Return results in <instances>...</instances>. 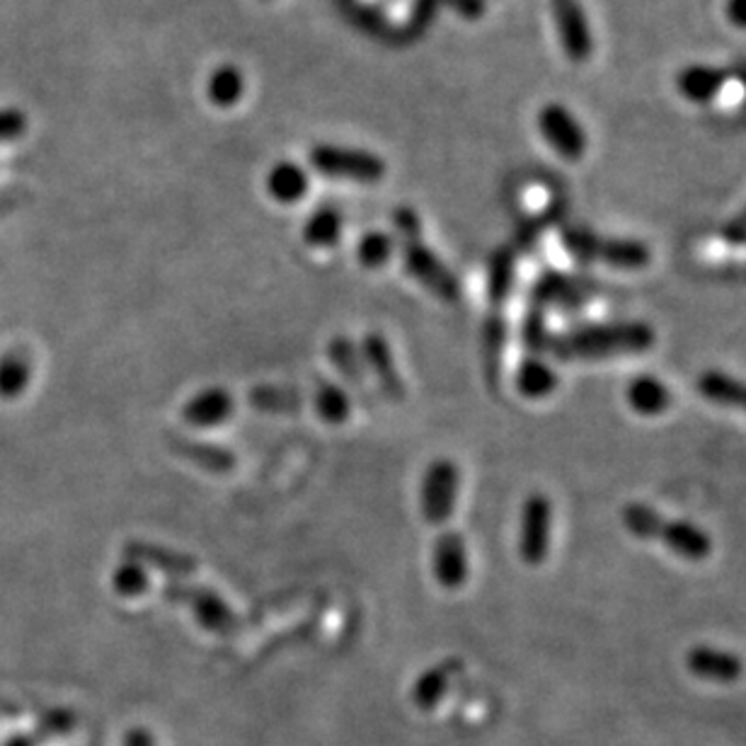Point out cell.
<instances>
[{
  "label": "cell",
  "mask_w": 746,
  "mask_h": 746,
  "mask_svg": "<svg viewBox=\"0 0 746 746\" xmlns=\"http://www.w3.org/2000/svg\"><path fill=\"white\" fill-rule=\"evenodd\" d=\"M459 669H461L459 661H443V665L425 671L415 683L413 701L423 710L435 707L441 701V695L447 693L449 683H451L456 673H459Z\"/></svg>",
  "instance_id": "cell-26"
},
{
  "label": "cell",
  "mask_w": 746,
  "mask_h": 746,
  "mask_svg": "<svg viewBox=\"0 0 746 746\" xmlns=\"http://www.w3.org/2000/svg\"><path fill=\"white\" fill-rule=\"evenodd\" d=\"M403 267L443 304H456L461 298V284L456 274L439 260L435 250L423 243V238L403 240Z\"/></svg>",
  "instance_id": "cell-5"
},
{
  "label": "cell",
  "mask_w": 746,
  "mask_h": 746,
  "mask_svg": "<svg viewBox=\"0 0 746 746\" xmlns=\"http://www.w3.org/2000/svg\"><path fill=\"white\" fill-rule=\"evenodd\" d=\"M698 391L703 393V398L722 405V407H742L744 403V395H746V386L739 381H734L725 373H717V371H710L705 376H701L698 381Z\"/></svg>",
  "instance_id": "cell-29"
},
{
  "label": "cell",
  "mask_w": 746,
  "mask_h": 746,
  "mask_svg": "<svg viewBox=\"0 0 746 746\" xmlns=\"http://www.w3.org/2000/svg\"><path fill=\"white\" fill-rule=\"evenodd\" d=\"M729 76L737 78L742 86H744V92H746V62H737L734 64V70H729Z\"/></svg>",
  "instance_id": "cell-42"
},
{
  "label": "cell",
  "mask_w": 746,
  "mask_h": 746,
  "mask_svg": "<svg viewBox=\"0 0 746 746\" xmlns=\"http://www.w3.org/2000/svg\"><path fill=\"white\" fill-rule=\"evenodd\" d=\"M720 235H722V240H725L727 245L744 248L746 245V209L739 216H734L732 221H727L725 226H722Z\"/></svg>",
  "instance_id": "cell-39"
},
{
  "label": "cell",
  "mask_w": 746,
  "mask_h": 746,
  "mask_svg": "<svg viewBox=\"0 0 746 746\" xmlns=\"http://www.w3.org/2000/svg\"><path fill=\"white\" fill-rule=\"evenodd\" d=\"M112 586L119 596L124 599H139L149 594L151 589V574L149 570L139 564L136 560H124L112 574Z\"/></svg>",
  "instance_id": "cell-32"
},
{
  "label": "cell",
  "mask_w": 746,
  "mask_h": 746,
  "mask_svg": "<svg viewBox=\"0 0 746 746\" xmlns=\"http://www.w3.org/2000/svg\"><path fill=\"white\" fill-rule=\"evenodd\" d=\"M243 92H245V78L233 66L216 68L213 74L209 76L207 95L216 107H223V110H226V107L238 105L240 98H243Z\"/></svg>",
  "instance_id": "cell-28"
},
{
  "label": "cell",
  "mask_w": 746,
  "mask_h": 746,
  "mask_svg": "<svg viewBox=\"0 0 746 746\" xmlns=\"http://www.w3.org/2000/svg\"><path fill=\"white\" fill-rule=\"evenodd\" d=\"M538 131L548 146L564 161H580L586 153L589 136L577 117L560 102H550L538 112Z\"/></svg>",
  "instance_id": "cell-7"
},
{
  "label": "cell",
  "mask_w": 746,
  "mask_h": 746,
  "mask_svg": "<svg viewBox=\"0 0 746 746\" xmlns=\"http://www.w3.org/2000/svg\"><path fill=\"white\" fill-rule=\"evenodd\" d=\"M655 344V330L645 322H613L574 330L562 337H550L548 352L560 361H594L616 354L647 352Z\"/></svg>",
  "instance_id": "cell-1"
},
{
  "label": "cell",
  "mask_w": 746,
  "mask_h": 746,
  "mask_svg": "<svg viewBox=\"0 0 746 746\" xmlns=\"http://www.w3.org/2000/svg\"><path fill=\"white\" fill-rule=\"evenodd\" d=\"M589 288L577 276L562 274V272H546L534 284L531 300L534 306L540 308H580L586 300Z\"/></svg>",
  "instance_id": "cell-12"
},
{
  "label": "cell",
  "mask_w": 746,
  "mask_h": 746,
  "mask_svg": "<svg viewBox=\"0 0 746 746\" xmlns=\"http://www.w3.org/2000/svg\"><path fill=\"white\" fill-rule=\"evenodd\" d=\"M431 572H435V580L451 592L465 584L471 574V562H468V548L461 534L447 531L437 538L435 550H431Z\"/></svg>",
  "instance_id": "cell-10"
},
{
  "label": "cell",
  "mask_w": 746,
  "mask_h": 746,
  "mask_svg": "<svg viewBox=\"0 0 746 746\" xmlns=\"http://www.w3.org/2000/svg\"><path fill=\"white\" fill-rule=\"evenodd\" d=\"M308 175L296 163H279L274 165L267 175V191L274 201L279 204H296L308 195Z\"/></svg>",
  "instance_id": "cell-21"
},
{
  "label": "cell",
  "mask_w": 746,
  "mask_h": 746,
  "mask_svg": "<svg viewBox=\"0 0 746 746\" xmlns=\"http://www.w3.org/2000/svg\"><path fill=\"white\" fill-rule=\"evenodd\" d=\"M395 228L403 240H417L423 238V223H419V216L413 209H398L395 211Z\"/></svg>",
  "instance_id": "cell-38"
},
{
  "label": "cell",
  "mask_w": 746,
  "mask_h": 746,
  "mask_svg": "<svg viewBox=\"0 0 746 746\" xmlns=\"http://www.w3.org/2000/svg\"><path fill=\"white\" fill-rule=\"evenodd\" d=\"M742 407H744V410H746V395H744V403H742Z\"/></svg>",
  "instance_id": "cell-43"
},
{
  "label": "cell",
  "mask_w": 746,
  "mask_h": 746,
  "mask_svg": "<svg viewBox=\"0 0 746 746\" xmlns=\"http://www.w3.org/2000/svg\"><path fill=\"white\" fill-rule=\"evenodd\" d=\"M248 403L267 415H294L304 407V395L286 386H255L248 393Z\"/></svg>",
  "instance_id": "cell-25"
},
{
  "label": "cell",
  "mask_w": 746,
  "mask_h": 746,
  "mask_svg": "<svg viewBox=\"0 0 746 746\" xmlns=\"http://www.w3.org/2000/svg\"><path fill=\"white\" fill-rule=\"evenodd\" d=\"M556 219H560V207H552L540 216H536V219L524 221L519 228H516V245H519L522 250H534L538 245L540 233H544Z\"/></svg>",
  "instance_id": "cell-35"
},
{
  "label": "cell",
  "mask_w": 746,
  "mask_h": 746,
  "mask_svg": "<svg viewBox=\"0 0 746 746\" xmlns=\"http://www.w3.org/2000/svg\"><path fill=\"white\" fill-rule=\"evenodd\" d=\"M310 165L325 177L352 179L359 185H373L386 175V163L376 153L342 146H316L308 153Z\"/></svg>",
  "instance_id": "cell-3"
},
{
  "label": "cell",
  "mask_w": 746,
  "mask_h": 746,
  "mask_svg": "<svg viewBox=\"0 0 746 746\" xmlns=\"http://www.w3.org/2000/svg\"><path fill=\"white\" fill-rule=\"evenodd\" d=\"M342 213L334 207H320L304 226V240L310 248H332L340 243Z\"/></svg>",
  "instance_id": "cell-27"
},
{
  "label": "cell",
  "mask_w": 746,
  "mask_h": 746,
  "mask_svg": "<svg viewBox=\"0 0 746 746\" xmlns=\"http://www.w3.org/2000/svg\"><path fill=\"white\" fill-rule=\"evenodd\" d=\"M562 248L570 252V255L580 262V264H594L599 262V245L601 238L592 231V228L584 226H564L562 233Z\"/></svg>",
  "instance_id": "cell-31"
},
{
  "label": "cell",
  "mask_w": 746,
  "mask_h": 746,
  "mask_svg": "<svg viewBox=\"0 0 746 746\" xmlns=\"http://www.w3.org/2000/svg\"><path fill=\"white\" fill-rule=\"evenodd\" d=\"M552 538V504L546 495H531L524 502L519 528V556L526 564L548 560Z\"/></svg>",
  "instance_id": "cell-8"
},
{
  "label": "cell",
  "mask_w": 746,
  "mask_h": 746,
  "mask_svg": "<svg viewBox=\"0 0 746 746\" xmlns=\"http://www.w3.org/2000/svg\"><path fill=\"white\" fill-rule=\"evenodd\" d=\"M28 131V117L18 110H0V141H13Z\"/></svg>",
  "instance_id": "cell-37"
},
{
  "label": "cell",
  "mask_w": 746,
  "mask_h": 746,
  "mask_svg": "<svg viewBox=\"0 0 746 746\" xmlns=\"http://www.w3.org/2000/svg\"><path fill=\"white\" fill-rule=\"evenodd\" d=\"M361 359H364V364L371 369L383 398L391 403H405L407 388L401 379L398 366H395V359L386 337L381 332H369L364 337V342H361Z\"/></svg>",
  "instance_id": "cell-9"
},
{
  "label": "cell",
  "mask_w": 746,
  "mask_h": 746,
  "mask_svg": "<svg viewBox=\"0 0 746 746\" xmlns=\"http://www.w3.org/2000/svg\"><path fill=\"white\" fill-rule=\"evenodd\" d=\"M124 556L129 560H136L143 568L161 570L167 577H173V580H185V577L197 572V560H191L185 552L146 544V540H131L124 546Z\"/></svg>",
  "instance_id": "cell-13"
},
{
  "label": "cell",
  "mask_w": 746,
  "mask_h": 746,
  "mask_svg": "<svg viewBox=\"0 0 746 746\" xmlns=\"http://www.w3.org/2000/svg\"><path fill=\"white\" fill-rule=\"evenodd\" d=\"M659 538L665 540L673 556L691 560V562L705 560L710 556V550H713L710 536L703 531V528L693 526L691 522H665Z\"/></svg>",
  "instance_id": "cell-17"
},
{
  "label": "cell",
  "mask_w": 746,
  "mask_h": 746,
  "mask_svg": "<svg viewBox=\"0 0 746 746\" xmlns=\"http://www.w3.org/2000/svg\"><path fill=\"white\" fill-rule=\"evenodd\" d=\"M124 746H155L151 732L146 729H131L124 739Z\"/></svg>",
  "instance_id": "cell-41"
},
{
  "label": "cell",
  "mask_w": 746,
  "mask_h": 746,
  "mask_svg": "<svg viewBox=\"0 0 746 746\" xmlns=\"http://www.w3.org/2000/svg\"><path fill=\"white\" fill-rule=\"evenodd\" d=\"M312 407H316L322 423L332 427H340L352 417V398L332 381H318L316 391H312Z\"/></svg>",
  "instance_id": "cell-23"
},
{
  "label": "cell",
  "mask_w": 746,
  "mask_h": 746,
  "mask_svg": "<svg viewBox=\"0 0 746 746\" xmlns=\"http://www.w3.org/2000/svg\"><path fill=\"white\" fill-rule=\"evenodd\" d=\"M233 410H235L233 395L221 386H211L199 391L197 395H191L183 407V419L189 427L211 429L228 423V419L233 417Z\"/></svg>",
  "instance_id": "cell-11"
},
{
  "label": "cell",
  "mask_w": 746,
  "mask_h": 746,
  "mask_svg": "<svg viewBox=\"0 0 746 746\" xmlns=\"http://www.w3.org/2000/svg\"><path fill=\"white\" fill-rule=\"evenodd\" d=\"M548 342H550V334L546 328V318H544V312L536 308L528 312V318L524 320V344L531 349L534 354H540L548 349Z\"/></svg>",
  "instance_id": "cell-36"
},
{
  "label": "cell",
  "mask_w": 746,
  "mask_h": 746,
  "mask_svg": "<svg viewBox=\"0 0 746 746\" xmlns=\"http://www.w3.org/2000/svg\"><path fill=\"white\" fill-rule=\"evenodd\" d=\"M328 359L330 364L337 369V373L349 383V386L359 391V398L364 401L366 407L373 403L369 401V388H366V371H364V359H361V352L354 347V342L344 334H337L328 344Z\"/></svg>",
  "instance_id": "cell-16"
},
{
  "label": "cell",
  "mask_w": 746,
  "mask_h": 746,
  "mask_svg": "<svg viewBox=\"0 0 746 746\" xmlns=\"http://www.w3.org/2000/svg\"><path fill=\"white\" fill-rule=\"evenodd\" d=\"M729 70L715 66H685L677 74V90L693 105L713 102L729 83Z\"/></svg>",
  "instance_id": "cell-14"
},
{
  "label": "cell",
  "mask_w": 746,
  "mask_h": 746,
  "mask_svg": "<svg viewBox=\"0 0 746 746\" xmlns=\"http://www.w3.org/2000/svg\"><path fill=\"white\" fill-rule=\"evenodd\" d=\"M516 282V255L512 248H500L487 260V298L495 310L507 304Z\"/></svg>",
  "instance_id": "cell-20"
},
{
  "label": "cell",
  "mask_w": 746,
  "mask_h": 746,
  "mask_svg": "<svg viewBox=\"0 0 746 746\" xmlns=\"http://www.w3.org/2000/svg\"><path fill=\"white\" fill-rule=\"evenodd\" d=\"M163 596L177 606H187L204 630L219 637H233L240 630V618L228 606V601L209 586L189 584L185 580H171L163 586Z\"/></svg>",
  "instance_id": "cell-2"
},
{
  "label": "cell",
  "mask_w": 746,
  "mask_h": 746,
  "mask_svg": "<svg viewBox=\"0 0 746 746\" xmlns=\"http://www.w3.org/2000/svg\"><path fill=\"white\" fill-rule=\"evenodd\" d=\"M516 388L528 401H540L558 388V373L540 356H528L516 371Z\"/></svg>",
  "instance_id": "cell-22"
},
{
  "label": "cell",
  "mask_w": 746,
  "mask_h": 746,
  "mask_svg": "<svg viewBox=\"0 0 746 746\" xmlns=\"http://www.w3.org/2000/svg\"><path fill=\"white\" fill-rule=\"evenodd\" d=\"M623 524L635 538L655 540L661 534L665 519L652 507H647V504H628L623 509Z\"/></svg>",
  "instance_id": "cell-33"
},
{
  "label": "cell",
  "mask_w": 746,
  "mask_h": 746,
  "mask_svg": "<svg viewBox=\"0 0 746 746\" xmlns=\"http://www.w3.org/2000/svg\"><path fill=\"white\" fill-rule=\"evenodd\" d=\"M393 252H395V238L383 231L364 233L356 245V257L361 262V267H366V270L386 267L393 257Z\"/></svg>",
  "instance_id": "cell-30"
},
{
  "label": "cell",
  "mask_w": 746,
  "mask_h": 746,
  "mask_svg": "<svg viewBox=\"0 0 746 746\" xmlns=\"http://www.w3.org/2000/svg\"><path fill=\"white\" fill-rule=\"evenodd\" d=\"M550 10L564 56L572 64L589 62L594 54V32L584 6L580 0H550Z\"/></svg>",
  "instance_id": "cell-6"
},
{
  "label": "cell",
  "mask_w": 746,
  "mask_h": 746,
  "mask_svg": "<svg viewBox=\"0 0 746 746\" xmlns=\"http://www.w3.org/2000/svg\"><path fill=\"white\" fill-rule=\"evenodd\" d=\"M685 661H689V669L693 677L705 679V681L729 683V681H737L744 671L739 657L722 652V649H713V647H695Z\"/></svg>",
  "instance_id": "cell-18"
},
{
  "label": "cell",
  "mask_w": 746,
  "mask_h": 746,
  "mask_svg": "<svg viewBox=\"0 0 746 746\" xmlns=\"http://www.w3.org/2000/svg\"><path fill=\"white\" fill-rule=\"evenodd\" d=\"M725 13L734 28L746 30V0H727Z\"/></svg>",
  "instance_id": "cell-40"
},
{
  "label": "cell",
  "mask_w": 746,
  "mask_h": 746,
  "mask_svg": "<svg viewBox=\"0 0 746 746\" xmlns=\"http://www.w3.org/2000/svg\"><path fill=\"white\" fill-rule=\"evenodd\" d=\"M504 337H507V325L500 318V312L490 316L485 322V354H487V373L495 381L500 373V356L504 349Z\"/></svg>",
  "instance_id": "cell-34"
},
{
  "label": "cell",
  "mask_w": 746,
  "mask_h": 746,
  "mask_svg": "<svg viewBox=\"0 0 746 746\" xmlns=\"http://www.w3.org/2000/svg\"><path fill=\"white\" fill-rule=\"evenodd\" d=\"M652 255H649V248L640 240L633 238H601L599 245V262L608 264L611 270H621V272H637L645 270Z\"/></svg>",
  "instance_id": "cell-19"
},
{
  "label": "cell",
  "mask_w": 746,
  "mask_h": 746,
  "mask_svg": "<svg viewBox=\"0 0 746 746\" xmlns=\"http://www.w3.org/2000/svg\"><path fill=\"white\" fill-rule=\"evenodd\" d=\"M459 490H461L459 465L447 459L431 463L425 471L423 487H419V509H423L425 522L431 526L447 524L456 512Z\"/></svg>",
  "instance_id": "cell-4"
},
{
  "label": "cell",
  "mask_w": 746,
  "mask_h": 746,
  "mask_svg": "<svg viewBox=\"0 0 746 746\" xmlns=\"http://www.w3.org/2000/svg\"><path fill=\"white\" fill-rule=\"evenodd\" d=\"M628 403L635 413H640L645 417H655L669 410L671 393L659 379L640 376L628 386Z\"/></svg>",
  "instance_id": "cell-24"
},
{
  "label": "cell",
  "mask_w": 746,
  "mask_h": 746,
  "mask_svg": "<svg viewBox=\"0 0 746 746\" xmlns=\"http://www.w3.org/2000/svg\"><path fill=\"white\" fill-rule=\"evenodd\" d=\"M171 449L179 456V459H185L191 465L201 468V471L219 473V475L231 473L238 463V459L231 451L223 447H216V443H209V441L175 437L171 439Z\"/></svg>",
  "instance_id": "cell-15"
}]
</instances>
